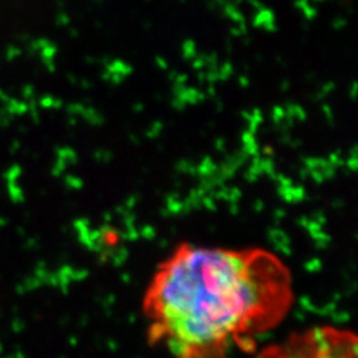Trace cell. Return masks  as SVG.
Segmentation results:
<instances>
[{
	"instance_id": "cell-1",
	"label": "cell",
	"mask_w": 358,
	"mask_h": 358,
	"mask_svg": "<svg viewBox=\"0 0 358 358\" xmlns=\"http://www.w3.org/2000/svg\"><path fill=\"white\" fill-rule=\"evenodd\" d=\"M292 275L264 251L182 244L158 266L143 297L150 345L173 358L250 352L294 306Z\"/></svg>"
},
{
	"instance_id": "cell-2",
	"label": "cell",
	"mask_w": 358,
	"mask_h": 358,
	"mask_svg": "<svg viewBox=\"0 0 358 358\" xmlns=\"http://www.w3.org/2000/svg\"><path fill=\"white\" fill-rule=\"evenodd\" d=\"M356 334L334 327H315L292 333L267 346L254 358H358Z\"/></svg>"
}]
</instances>
